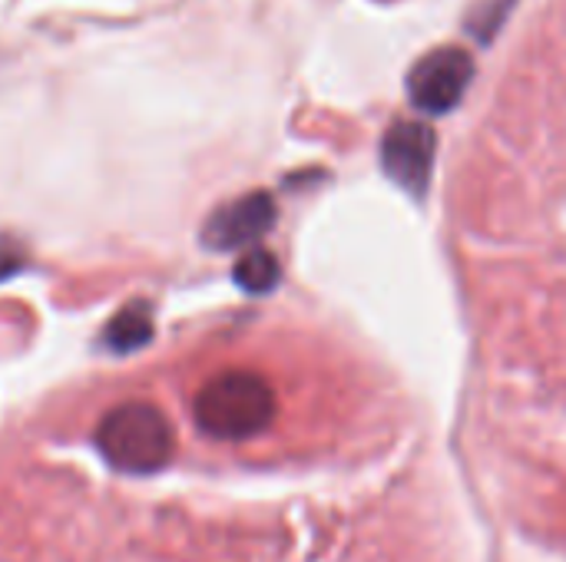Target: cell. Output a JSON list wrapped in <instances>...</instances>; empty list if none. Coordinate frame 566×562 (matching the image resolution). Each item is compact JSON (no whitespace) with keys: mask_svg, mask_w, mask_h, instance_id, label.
I'll return each instance as SVG.
<instances>
[{"mask_svg":"<svg viewBox=\"0 0 566 562\" xmlns=\"http://www.w3.org/2000/svg\"><path fill=\"white\" fill-rule=\"evenodd\" d=\"M235 285L249 295H265L279 285L282 268L279 258L269 248H249L239 262H235Z\"/></svg>","mask_w":566,"mask_h":562,"instance_id":"52a82bcc","label":"cell"},{"mask_svg":"<svg viewBox=\"0 0 566 562\" xmlns=\"http://www.w3.org/2000/svg\"><path fill=\"white\" fill-rule=\"evenodd\" d=\"M153 335H156V328H153L149 301H129L109 318V325L103 331V344L113 354H129V351L146 348L153 341Z\"/></svg>","mask_w":566,"mask_h":562,"instance_id":"8992f818","label":"cell"},{"mask_svg":"<svg viewBox=\"0 0 566 562\" xmlns=\"http://www.w3.org/2000/svg\"><path fill=\"white\" fill-rule=\"evenodd\" d=\"M275 225V202L269 192H245L219 205L202 225V245L212 252H232L259 242Z\"/></svg>","mask_w":566,"mask_h":562,"instance_id":"5b68a950","label":"cell"},{"mask_svg":"<svg viewBox=\"0 0 566 562\" xmlns=\"http://www.w3.org/2000/svg\"><path fill=\"white\" fill-rule=\"evenodd\" d=\"M279 417V394L272 381L249 368L212 374L192 397L196 427L226 444H242L265 434Z\"/></svg>","mask_w":566,"mask_h":562,"instance_id":"6da1fadb","label":"cell"},{"mask_svg":"<svg viewBox=\"0 0 566 562\" xmlns=\"http://www.w3.org/2000/svg\"><path fill=\"white\" fill-rule=\"evenodd\" d=\"M434 152H438V136L428 123L415 119H398L381 139V166L385 172L408 192L424 195L434 169Z\"/></svg>","mask_w":566,"mask_h":562,"instance_id":"277c9868","label":"cell"},{"mask_svg":"<svg viewBox=\"0 0 566 562\" xmlns=\"http://www.w3.org/2000/svg\"><path fill=\"white\" fill-rule=\"evenodd\" d=\"M27 265V248L13 238H0V282L17 275Z\"/></svg>","mask_w":566,"mask_h":562,"instance_id":"ba28073f","label":"cell"},{"mask_svg":"<svg viewBox=\"0 0 566 562\" xmlns=\"http://www.w3.org/2000/svg\"><path fill=\"white\" fill-rule=\"evenodd\" d=\"M103 460L133 477H146L163 470L176 454V434L169 417L146 401H126L109 407L93 434Z\"/></svg>","mask_w":566,"mask_h":562,"instance_id":"7a4b0ae2","label":"cell"},{"mask_svg":"<svg viewBox=\"0 0 566 562\" xmlns=\"http://www.w3.org/2000/svg\"><path fill=\"white\" fill-rule=\"evenodd\" d=\"M474 79V56L464 46H441L421 56L408 73V96L421 113H451Z\"/></svg>","mask_w":566,"mask_h":562,"instance_id":"3957f363","label":"cell"}]
</instances>
